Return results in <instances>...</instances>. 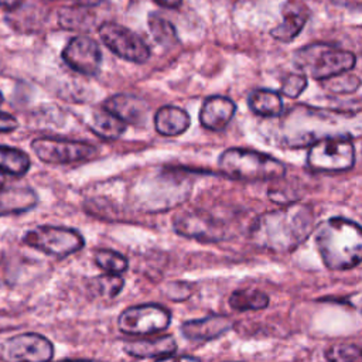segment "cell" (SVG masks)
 <instances>
[{"label":"cell","mask_w":362,"mask_h":362,"mask_svg":"<svg viewBox=\"0 0 362 362\" xmlns=\"http://www.w3.org/2000/svg\"><path fill=\"white\" fill-rule=\"evenodd\" d=\"M149 27H150V31H151V36L154 37V40L165 47H170L179 41L174 26L160 15H156V13L150 15Z\"/></svg>","instance_id":"27"},{"label":"cell","mask_w":362,"mask_h":362,"mask_svg":"<svg viewBox=\"0 0 362 362\" xmlns=\"http://www.w3.org/2000/svg\"><path fill=\"white\" fill-rule=\"evenodd\" d=\"M316 228L313 206L287 204L276 211L257 217L249 231L250 241L259 248L287 253L299 248Z\"/></svg>","instance_id":"1"},{"label":"cell","mask_w":362,"mask_h":362,"mask_svg":"<svg viewBox=\"0 0 362 362\" xmlns=\"http://www.w3.org/2000/svg\"><path fill=\"white\" fill-rule=\"evenodd\" d=\"M89 128L99 137L114 140L122 136V133L126 130V123L107 110L100 108L92 114Z\"/></svg>","instance_id":"23"},{"label":"cell","mask_w":362,"mask_h":362,"mask_svg":"<svg viewBox=\"0 0 362 362\" xmlns=\"http://www.w3.org/2000/svg\"><path fill=\"white\" fill-rule=\"evenodd\" d=\"M229 306L236 312H253L264 310L269 306V296L262 290L246 287L235 290L229 297Z\"/></svg>","instance_id":"25"},{"label":"cell","mask_w":362,"mask_h":362,"mask_svg":"<svg viewBox=\"0 0 362 362\" xmlns=\"http://www.w3.org/2000/svg\"><path fill=\"white\" fill-rule=\"evenodd\" d=\"M125 280L119 275L107 273L98 276L92 280V287L95 289V293L102 297H116L119 292L123 289Z\"/></svg>","instance_id":"28"},{"label":"cell","mask_w":362,"mask_h":362,"mask_svg":"<svg viewBox=\"0 0 362 362\" xmlns=\"http://www.w3.org/2000/svg\"><path fill=\"white\" fill-rule=\"evenodd\" d=\"M23 242L45 255L57 257V259H64L85 246L84 236L78 231L50 225H41L27 231L23 236Z\"/></svg>","instance_id":"7"},{"label":"cell","mask_w":362,"mask_h":362,"mask_svg":"<svg viewBox=\"0 0 362 362\" xmlns=\"http://www.w3.org/2000/svg\"><path fill=\"white\" fill-rule=\"evenodd\" d=\"M308 15V9L304 3L299 2V0H289L282 8V23L272 29L271 36L278 41H293L306 26Z\"/></svg>","instance_id":"17"},{"label":"cell","mask_w":362,"mask_h":362,"mask_svg":"<svg viewBox=\"0 0 362 362\" xmlns=\"http://www.w3.org/2000/svg\"><path fill=\"white\" fill-rule=\"evenodd\" d=\"M322 84L327 91L333 93H352L359 88L361 81L356 75L342 73L322 81Z\"/></svg>","instance_id":"29"},{"label":"cell","mask_w":362,"mask_h":362,"mask_svg":"<svg viewBox=\"0 0 362 362\" xmlns=\"http://www.w3.org/2000/svg\"><path fill=\"white\" fill-rule=\"evenodd\" d=\"M316 245L330 271H349L362 259L361 227L342 217H333L316 227Z\"/></svg>","instance_id":"2"},{"label":"cell","mask_w":362,"mask_h":362,"mask_svg":"<svg viewBox=\"0 0 362 362\" xmlns=\"http://www.w3.org/2000/svg\"><path fill=\"white\" fill-rule=\"evenodd\" d=\"M342 115L340 111L294 107L280 122L279 143L289 149H301L326 136L345 135L340 132Z\"/></svg>","instance_id":"3"},{"label":"cell","mask_w":362,"mask_h":362,"mask_svg":"<svg viewBox=\"0 0 362 362\" xmlns=\"http://www.w3.org/2000/svg\"><path fill=\"white\" fill-rule=\"evenodd\" d=\"M54 345L48 338L36 333H26L10 338L3 348V358L8 361L44 362L53 359Z\"/></svg>","instance_id":"14"},{"label":"cell","mask_w":362,"mask_h":362,"mask_svg":"<svg viewBox=\"0 0 362 362\" xmlns=\"http://www.w3.org/2000/svg\"><path fill=\"white\" fill-rule=\"evenodd\" d=\"M294 63L300 70L308 71L315 80L324 81L349 73L356 64V57L351 51L317 43L300 48L294 56Z\"/></svg>","instance_id":"5"},{"label":"cell","mask_w":362,"mask_h":362,"mask_svg":"<svg viewBox=\"0 0 362 362\" xmlns=\"http://www.w3.org/2000/svg\"><path fill=\"white\" fill-rule=\"evenodd\" d=\"M190 125V115L179 107L166 105L154 115V129L166 137H176L186 133Z\"/></svg>","instance_id":"21"},{"label":"cell","mask_w":362,"mask_h":362,"mask_svg":"<svg viewBox=\"0 0 362 362\" xmlns=\"http://www.w3.org/2000/svg\"><path fill=\"white\" fill-rule=\"evenodd\" d=\"M307 88V77L304 74H289L282 80L280 93L287 98H299Z\"/></svg>","instance_id":"31"},{"label":"cell","mask_w":362,"mask_h":362,"mask_svg":"<svg viewBox=\"0 0 362 362\" xmlns=\"http://www.w3.org/2000/svg\"><path fill=\"white\" fill-rule=\"evenodd\" d=\"M36 156L48 165H71L93 159L98 150L86 142L60 139V137H37L31 142Z\"/></svg>","instance_id":"8"},{"label":"cell","mask_w":362,"mask_h":362,"mask_svg":"<svg viewBox=\"0 0 362 362\" xmlns=\"http://www.w3.org/2000/svg\"><path fill=\"white\" fill-rule=\"evenodd\" d=\"M6 181H8V174H6L5 172H2V170H0V188H2V187H5Z\"/></svg>","instance_id":"38"},{"label":"cell","mask_w":362,"mask_h":362,"mask_svg":"<svg viewBox=\"0 0 362 362\" xmlns=\"http://www.w3.org/2000/svg\"><path fill=\"white\" fill-rule=\"evenodd\" d=\"M324 356L333 362H359L361 348L354 344H334L326 349Z\"/></svg>","instance_id":"30"},{"label":"cell","mask_w":362,"mask_h":362,"mask_svg":"<svg viewBox=\"0 0 362 362\" xmlns=\"http://www.w3.org/2000/svg\"><path fill=\"white\" fill-rule=\"evenodd\" d=\"M308 147L307 166L315 173L348 172L355 165V147L348 135L326 136Z\"/></svg>","instance_id":"6"},{"label":"cell","mask_w":362,"mask_h":362,"mask_svg":"<svg viewBox=\"0 0 362 362\" xmlns=\"http://www.w3.org/2000/svg\"><path fill=\"white\" fill-rule=\"evenodd\" d=\"M103 110H107L126 125L143 126L149 116V105L135 95L118 93L103 102Z\"/></svg>","instance_id":"15"},{"label":"cell","mask_w":362,"mask_h":362,"mask_svg":"<svg viewBox=\"0 0 362 362\" xmlns=\"http://www.w3.org/2000/svg\"><path fill=\"white\" fill-rule=\"evenodd\" d=\"M99 37L114 54L135 64H144L150 59V48L132 30L108 22L99 27Z\"/></svg>","instance_id":"11"},{"label":"cell","mask_w":362,"mask_h":362,"mask_svg":"<svg viewBox=\"0 0 362 362\" xmlns=\"http://www.w3.org/2000/svg\"><path fill=\"white\" fill-rule=\"evenodd\" d=\"M235 102L227 96L214 95L206 98L199 111V123L202 128L218 132L224 130L235 116Z\"/></svg>","instance_id":"16"},{"label":"cell","mask_w":362,"mask_h":362,"mask_svg":"<svg viewBox=\"0 0 362 362\" xmlns=\"http://www.w3.org/2000/svg\"><path fill=\"white\" fill-rule=\"evenodd\" d=\"M19 126V122L15 116L0 112V133H8V132H13L16 130Z\"/></svg>","instance_id":"34"},{"label":"cell","mask_w":362,"mask_h":362,"mask_svg":"<svg viewBox=\"0 0 362 362\" xmlns=\"http://www.w3.org/2000/svg\"><path fill=\"white\" fill-rule=\"evenodd\" d=\"M174 231L186 238L199 242H220L225 239L224 223L204 211H186L174 217Z\"/></svg>","instance_id":"12"},{"label":"cell","mask_w":362,"mask_h":362,"mask_svg":"<svg viewBox=\"0 0 362 362\" xmlns=\"http://www.w3.org/2000/svg\"><path fill=\"white\" fill-rule=\"evenodd\" d=\"M93 261L100 271L112 275H122L129 268L126 257L119 252L111 249H98L95 252Z\"/></svg>","instance_id":"26"},{"label":"cell","mask_w":362,"mask_h":362,"mask_svg":"<svg viewBox=\"0 0 362 362\" xmlns=\"http://www.w3.org/2000/svg\"><path fill=\"white\" fill-rule=\"evenodd\" d=\"M248 107L255 115L275 118L283 114V99L276 91L256 89L248 96Z\"/></svg>","instance_id":"22"},{"label":"cell","mask_w":362,"mask_h":362,"mask_svg":"<svg viewBox=\"0 0 362 362\" xmlns=\"http://www.w3.org/2000/svg\"><path fill=\"white\" fill-rule=\"evenodd\" d=\"M296 193H297L296 187H292V186L283 184L282 181H278L276 186L269 188L268 195L273 202L287 205V204H292V202H296L297 199H300L301 194H296Z\"/></svg>","instance_id":"32"},{"label":"cell","mask_w":362,"mask_h":362,"mask_svg":"<svg viewBox=\"0 0 362 362\" xmlns=\"http://www.w3.org/2000/svg\"><path fill=\"white\" fill-rule=\"evenodd\" d=\"M31 166L27 154L16 147L0 146V170L12 177H23Z\"/></svg>","instance_id":"24"},{"label":"cell","mask_w":362,"mask_h":362,"mask_svg":"<svg viewBox=\"0 0 362 362\" xmlns=\"http://www.w3.org/2000/svg\"><path fill=\"white\" fill-rule=\"evenodd\" d=\"M223 174L239 181H272L286 176V166L271 154L250 149L232 147L218 160Z\"/></svg>","instance_id":"4"},{"label":"cell","mask_w":362,"mask_h":362,"mask_svg":"<svg viewBox=\"0 0 362 362\" xmlns=\"http://www.w3.org/2000/svg\"><path fill=\"white\" fill-rule=\"evenodd\" d=\"M150 193H137L136 201L144 211H165L179 205L188 197L191 184L174 174H160L158 179L147 180Z\"/></svg>","instance_id":"9"},{"label":"cell","mask_w":362,"mask_h":362,"mask_svg":"<svg viewBox=\"0 0 362 362\" xmlns=\"http://www.w3.org/2000/svg\"><path fill=\"white\" fill-rule=\"evenodd\" d=\"M74 2L80 8H93V6H98L99 3H102L103 0H74Z\"/></svg>","instance_id":"37"},{"label":"cell","mask_w":362,"mask_h":362,"mask_svg":"<svg viewBox=\"0 0 362 362\" xmlns=\"http://www.w3.org/2000/svg\"><path fill=\"white\" fill-rule=\"evenodd\" d=\"M2 102H3V95H2V92H0V105H2Z\"/></svg>","instance_id":"39"},{"label":"cell","mask_w":362,"mask_h":362,"mask_svg":"<svg viewBox=\"0 0 362 362\" xmlns=\"http://www.w3.org/2000/svg\"><path fill=\"white\" fill-rule=\"evenodd\" d=\"M172 323L167 308L159 304L132 306L121 313L118 327L129 335H151L165 331Z\"/></svg>","instance_id":"10"},{"label":"cell","mask_w":362,"mask_h":362,"mask_svg":"<svg viewBox=\"0 0 362 362\" xmlns=\"http://www.w3.org/2000/svg\"><path fill=\"white\" fill-rule=\"evenodd\" d=\"M128 355L144 359L150 358L154 361H169L177 352V342L172 335H162L151 340H136L129 341L123 345Z\"/></svg>","instance_id":"18"},{"label":"cell","mask_w":362,"mask_h":362,"mask_svg":"<svg viewBox=\"0 0 362 362\" xmlns=\"http://www.w3.org/2000/svg\"><path fill=\"white\" fill-rule=\"evenodd\" d=\"M23 3V0H0V8H6V9H17L20 5Z\"/></svg>","instance_id":"36"},{"label":"cell","mask_w":362,"mask_h":362,"mask_svg":"<svg viewBox=\"0 0 362 362\" xmlns=\"http://www.w3.org/2000/svg\"><path fill=\"white\" fill-rule=\"evenodd\" d=\"M191 286L186 282H173L165 289L166 297L173 301H184L191 296Z\"/></svg>","instance_id":"33"},{"label":"cell","mask_w":362,"mask_h":362,"mask_svg":"<svg viewBox=\"0 0 362 362\" xmlns=\"http://www.w3.org/2000/svg\"><path fill=\"white\" fill-rule=\"evenodd\" d=\"M38 202L37 194L31 188L12 187L0 188V217L19 216L33 210Z\"/></svg>","instance_id":"20"},{"label":"cell","mask_w":362,"mask_h":362,"mask_svg":"<svg viewBox=\"0 0 362 362\" xmlns=\"http://www.w3.org/2000/svg\"><path fill=\"white\" fill-rule=\"evenodd\" d=\"M64 63L82 75H96L102 64V53L98 43L86 36H78L68 41L63 50Z\"/></svg>","instance_id":"13"},{"label":"cell","mask_w":362,"mask_h":362,"mask_svg":"<svg viewBox=\"0 0 362 362\" xmlns=\"http://www.w3.org/2000/svg\"><path fill=\"white\" fill-rule=\"evenodd\" d=\"M154 2L167 9H176L181 5L183 0H154Z\"/></svg>","instance_id":"35"},{"label":"cell","mask_w":362,"mask_h":362,"mask_svg":"<svg viewBox=\"0 0 362 362\" xmlns=\"http://www.w3.org/2000/svg\"><path fill=\"white\" fill-rule=\"evenodd\" d=\"M232 322L227 316H210L181 324V334L191 341H213L228 333Z\"/></svg>","instance_id":"19"}]
</instances>
